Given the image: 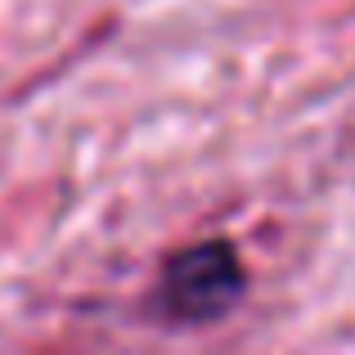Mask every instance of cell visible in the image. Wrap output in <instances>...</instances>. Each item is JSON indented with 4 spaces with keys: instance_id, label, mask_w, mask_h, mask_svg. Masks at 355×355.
Returning <instances> with one entry per match:
<instances>
[{
    "instance_id": "cell-1",
    "label": "cell",
    "mask_w": 355,
    "mask_h": 355,
    "mask_svg": "<svg viewBox=\"0 0 355 355\" xmlns=\"http://www.w3.org/2000/svg\"><path fill=\"white\" fill-rule=\"evenodd\" d=\"M243 293V266L230 243H193L162 266L157 306L175 324H207L225 315Z\"/></svg>"
}]
</instances>
